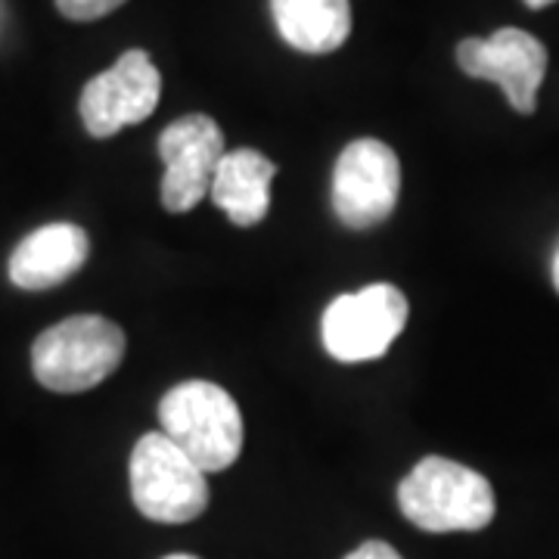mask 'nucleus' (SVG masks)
Returning <instances> with one entry per match:
<instances>
[{
    "label": "nucleus",
    "mask_w": 559,
    "mask_h": 559,
    "mask_svg": "<svg viewBox=\"0 0 559 559\" xmlns=\"http://www.w3.org/2000/svg\"><path fill=\"white\" fill-rule=\"evenodd\" d=\"M91 252V240L79 224L57 221L32 230L10 255V280L13 286L40 293L53 289L72 274H79Z\"/></svg>",
    "instance_id": "10"
},
{
    "label": "nucleus",
    "mask_w": 559,
    "mask_h": 559,
    "mask_svg": "<svg viewBox=\"0 0 559 559\" xmlns=\"http://www.w3.org/2000/svg\"><path fill=\"white\" fill-rule=\"evenodd\" d=\"M162 559H200V557H190V554H171V557H162Z\"/></svg>",
    "instance_id": "17"
},
{
    "label": "nucleus",
    "mask_w": 559,
    "mask_h": 559,
    "mask_svg": "<svg viewBox=\"0 0 559 559\" xmlns=\"http://www.w3.org/2000/svg\"><path fill=\"white\" fill-rule=\"evenodd\" d=\"M162 436L178 444L202 473L234 466L242 451V414L234 395L209 380H187L159 404Z\"/></svg>",
    "instance_id": "2"
},
{
    "label": "nucleus",
    "mask_w": 559,
    "mask_h": 559,
    "mask_svg": "<svg viewBox=\"0 0 559 559\" xmlns=\"http://www.w3.org/2000/svg\"><path fill=\"white\" fill-rule=\"evenodd\" d=\"M407 296L392 283H370L358 293H345L326 305L320 320V340L330 358L342 364L382 358L407 323Z\"/></svg>",
    "instance_id": "5"
},
{
    "label": "nucleus",
    "mask_w": 559,
    "mask_h": 559,
    "mask_svg": "<svg viewBox=\"0 0 559 559\" xmlns=\"http://www.w3.org/2000/svg\"><path fill=\"white\" fill-rule=\"evenodd\" d=\"M162 94V75L146 50L121 53L112 69L84 84L79 112L91 138H112L121 128L146 121Z\"/></svg>",
    "instance_id": "7"
},
{
    "label": "nucleus",
    "mask_w": 559,
    "mask_h": 559,
    "mask_svg": "<svg viewBox=\"0 0 559 559\" xmlns=\"http://www.w3.org/2000/svg\"><path fill=\"white\" fill-rule=\"evenodd\" d=\"M159 156L165 162L162 205L171 215H183L212 193V180L224 159V131L202 112L183 116L159 134Z\"/></svg>",
    "instance_id": "8"
},
{
    "label": "nucleus",
    "mask_w": 559,
    "mask_h": 559,
    "mask_svg": "<svg viewBox=\"0 0 559 559\" xmlns=\"http://www.w3.org/2000/svg\"><path fill=\"white\" fill-rule=\"evenodd\" d=\"M280 38L301 53H333L352 35L348 0H271Z\"/></svg>",
    "instance_id": "12"
},
{
    "label": "nucleus",
    "mask_w": 559,
    "mask_h": 559,
    "mask_svg": "<svg viewBox=\"0 0 559 559\" xmlns=\"http://www.w3.org/2000/svg\"><path fill=\"white\" fill-rule=\"evenodd\" d=\"M345 559H404L392 547V544H385V540H367V544H360L358 550H352Z\"/></svg>",
    "instance_id": "14"
},
{
    "label": "nucleus",
    "mask_w": 559,
    "mask_h": 559,
    "mask_svg": "<svg viewBox=\"0 0 559 559\" xmlns=\"http://www.w3.org/2000/svg\"><path fill=\"white\" fill-rule=\"evenodd\" d=\"M124 358L119 323L97 314H75L47 326L32 345L35 380L62 395L87 392L116 373Z\"/></svg>",
    "instance_id": "3"
},
{
    "label": "nucleus",
    "mask_w": 559,
    "mask_h": 559,
    "mask_svg": "<svg viewBox=\"0 0 559 559\" xmlns=\"http://www.w3.org/2000/svg\"><path fill=\"white\" fill-rule=\"evenodd\" d=\"M550 277H554V286H557L559 293V242L557 249H554V261H550Z\"/></svg>",
    "instance_id": "15"
},
{
    "label": "nucleus",
    "mask_w": 559,
    "mask_h": 559,
    "mask_svg": "<svg viewBox=\"0 0 559 559\" xmlns=\"http://www.w3.org/2000/svg\"><path fill=\"white\" fill-rule=\"evenodd\" d=\"M121 3L128 0H57V10L72 22H94L116 13Z\"/></svg>",
    "instance_id": "13"
},
{
    "label": "nucleus",
    "mask_w": 559,
    "mask_h": 559,
    "mask_svg": "<svg viewBox=\"0 0 559 559\" xmlns=\"http://www.w3.org/2000/svg\"><path fill=\"white\" fill-rule=\"evenodd\" d=\"M550 3H557V0H525L528 10H544V7H550Z\"/></svg>",
    "instance_id": "16"
},
{
    "label": "nucleus",
    "mask_w": 559,
    "mask_h": 559,
    "mask_svg": "<svg viewBox=\"0 0 559 559\" xmlns=\"http://www.w3.org/2000/svg\"><path fill=\"white\" fill-rule=\"evenodd\" d=\"M131 498L146 520L183 525L209 507V481L193 460L162 432H146L131 451Z\"/></svg>",
    "instance_id": "4"
},
{
    "label": "nucleus",
    "mask_w": 559,
    "mask_h": 559,
    "mask_svg": "<svg viewBox=\"0 0 559 559\" xmlns=\"http://www.w3.org/2000/svg\"><path fill=\"white\" fill-rule=\"evenodd\" d=\"M277 165L261 156L259 150H234L224 153L215 180L212 200L237 227H255L271 212V180Z\"/></svg>",
    "instance_id": "11"
},
{
    "label": "nucleus",
    "mask_w": 559,
    "mask_h": 559,
    "mask_svg": "<svg viewBox=\"0 0 559 559\" xmlns=\"http://www.w3.org/2000/svg\"><path fill=\"white\" fill-rule=\"evenodd\" d=\"M399 507L423 532H481L498 513L488 479L457 460L423 457L401 479Z\"/></svg>",
    "instance_id": "1"
},
{
    "label": "nucleus",
    "mask_w": 559,
    "mask_h": 559,
    "mask_svg": "<svg viewBox=\"0 0 559 559\" xmlns=\"http://www.w3.org/2000/svg\"><path fill=\"white\" fill-rule=\"evenodd\" d=\"M457 66L469 79L498 84L520 116H532L547 75V47L522 28H498L491 38L460 40Z\"/></svg>",
    "instance_id": "9"
},
{
    "label": "nucleus",
    "mask_w": 559,
    "mask_h": 559,
    "mask_svg": "<svg viewBox=\"0 0 559 559\" xmlns=\"http://www.w3.org/2000/svg\"><path fill=\"white\" fill-rule=\"evenodd\" d=\"M401 162L382 140H352L333 168V209L345 227L367 230L399 205Z\"/></svg>",
    "instance_id": "6"
}]
</instances>
